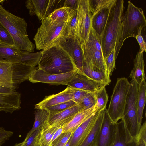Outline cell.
Wrapping results in <instances>:
<instances>
[{
    "mask_svg": "<svg viewBox=\"0 0 146 146\" xmlns=\"http://www.w3.org/2000/svg\"><path fill=\"white\" fill-rule=\"evenodd\" d=\"M124 1L116 0L112 6L105 27L100 36L104 58L115 49L120 38L124 10Z\"/></svg>",
    "mask_w": 146,
    "mask_h": 146,
    "instance_id": "cell-1",
    "label": "cell"
},
{
    "mask_svg": "<svg viewBox=\"0 0 146 146\" xmlns=\"http://www.w3.org/2000/svg\"><path fill=\"white\" fill-rule=\"evenodd\" d=\"M0 23L8 31L18 49L30 52L34 51L35 44L29 38L27 23L23 18L11 13L0 5Z\"/></svg>",
    "mask_w": 146,
    "mask_h": 146,
    "instance_id": "cell-2",
    "label": "cell"
},
{
    "mask_svg": "<svg viewBox=\"0 0 146 146\" xmlns=\"http://www.w3.org/2000/svg\"><path fill=\"white\" fill-rule=\"evenodd\" d=\"M38 68L46 72L58 74L76 69L72 59L59 45L42 50Z\"/></svg>",
    "mask_w": 146,
    "mask_h": 146,
    "instance_id": "cell-3",
    "label": "cell"
},
{
    "mask_svg": "<svg viewBox=\"0 0 146 146\" xmlns=\"http://www.w3.org/2000/svg\"><path fill=\"white\" fill-rule=\"evenodd\" d=\"M70 22L56 23L44 19L33 38L36 49L43 50L59 45L67 36Z\"/></svg>",
    "mask_w": 146,
    "mask_h": 146,
    "instance_id": "cell-4",
    "label": "cell"
},
{
    "mask_svg": "<svg viewBox=\"0 0 146 146\" xmlns=\"http://www.w3.org/2000/svg\"><path fill=\"white\" fill-rule=\"evenodd\" d=\"M146 26V20L142 9L128 1L127 10L123 16L120 38L115 48V60L125 40L130 37L135 38L140 29Z\"/></svg>",
    "mask_w": 146,
    "mask_h": 146,
    "instance_id": "cell-5",
    "label": "cell"
},
{
    "mask_svg": "<svg viewBox=\"0 0 146 146\" xmlns=\"http://www.w3.org/2000/svg\"><path fill=\"white\" fill-rule=\"evenodd\" d=\"M131 84L125 77L118 78L111 97L108 113L115 123L123 117L127 94Z\"/></svg>",
    "mask_w": 146,
    "mask_h": 146,
    "instance_id": "cell-6",
    "label": "cell"
},
{
    "mask_svg": "<svg viewBox=\"0 0 146 146\" xmlns=\"http://www.w3.org/2000/svg\"><path fill=\"white\" fill-rule=\"evenodd\" d=\"M127 94L123 118L131 135L136 138L140 127L137 118V102L139 85L131 81Z\"/></svg>",
    "mask_w": 146,
    "mask_h": 146,
    "instance_id": "cell-7",
    "label": "cell"
},
{
    "mask_svg": "<svg viewBox=\"0 0 146 146\" xmlns=\"http://www.w3.org/2000/svg\"><path fill=\"white\" fill-rule=\"evenodd\" d=\"M92 15L88 0H80L77 10L75 35L81 44L84 43L87 39L91 27Z\"/></svg>",
    "mask_w": 146,
    "mask_h": 146,
    "instance_id": "cell-8",
    "label": "cell"
},
{
    "mask_svg": "<svg viewBox=\"0 0 146 146\" xmlns=\"http://www.w3.org/2000/svg\"><path fill=\"white\" fill-rule=\"evenodd\" d=\"M117 127V123L111 119L106 108L104 110L102 124L95 146H113Z\"/></svg>",
    "mask_w": 146,
    "mask_h": 146,
    "instance_id": "cell-9",
    "label": "cell"
},
{
    "mask_svg": "<svg viewBox=\"0 0 146 146\" xmlns=\"http://www.w3.org/2000/svg\"><path fill=\"white\" fill-rule=\"evenodd\" d=\"M59 45L72 59L76 69L82 72L84 55L81 44L76 36L67 35Z\"/></svg>",
    "mask_w": 146,
    "mask_h": 146,
    "instance_id": "cell-10",
    "label": "cell"
},
{
    "mask_svg": "<svg viewBox=\"0 0 146 146\" xmlns=\"http://www.w3.org/2000/svg\"><path fill=\"white\" fill-rule=\"evenodd\" d=\"M75 70L66 73L52 74L38 68L32 73L28 80L33 83L40 82L52 85H66L72 78Z\"/></svg>",
    "mask_w": 146,
    "mask_h": 146,
    "instance_id": "cell-11",
    "label": "cell"
},
{
    "mask_svg": "<svg viewBox=\"0 0 146 146\" xmlns=\"http://www.w3.org/2000/svg\"><path fill=\"white\" fill-rule=\"evenodd\" d=\"M61 0H28L25 3L30 16L36 15L41 22L54 10Z\"/></svg>",
    "mask_w": 146,
    "mask_h": 146,
    "instance_id": "cell-12",
    "label": "cell"
},
{
    "mask_svg": "<svg viewBox=\"0 0 146 146\" xmlns=\"http://www.w3.org/2000/svg\"><path fill=\"white\" fill-rule=\"evenodd\" d=\"M21 94L15 90L0 86V111L12 113L21 108Z\"/></svg>",
    "mask_w": 146,
    "mask_h": 146,
    "instance_id": "cell-13",
    "label": "cell"
},
{
    "mask_svg": "<svg viewBox=\"0 0 146 146\" xmlns=\"http://www.w3.org/2000/svg\"><path fill=\"white\" fill-rule=\"evenodd\" d=\"M84 110L86 109L80 104H77L63 111L49 113L48 123L52 127H62L70 122L79 112Z\"/></svg>",
    "mask_w": 146,
    "mask_h": 146,
    "instance_id": "cell-14",
    "label": "cell"
},
{
    "mask_svg": "<svg viewBox=\"0 0 146 146\" xmlns=\"http://www.w3.org/2000/svg\"><path fill=\"white\" fill-rule=\"evenodd\" d=\"M66 85L73 88L92 93H95L106 86L90 79L76 69L72 78Z\"/></svg>",
    "mask_w": 146,
    "mask_h": 146,
    "instance_id": "cell-15",
    "label": "cell"
},
{
    "mask_svg": "<svg viewBox=\"0 0 146 146\" xmlns=\"http://www.w3.org/2000/svg\"><path fill=\"white\" fill-rule=\"evenodd\" d=\"M73 92V88L68 86L58 93L46 96L42 101L35 105V108L45 109L60 103L74 100Z\"/></svg>",
    "mask_w": 146,
    "mask_h": 146,
    "instance_id": "cell-16",
    "label": "cell"
},
{
    "mask_svg": "<svg viewBox=\"0 0 146 146\" xmlns=\"http://www.w3.org/2000/svg\"><path fill=\"white\" fill-rule=\"evenodd\" d=\"M100 112L95 113L75 130L71 137L70 146H79L82 144L92 128Z\"/></svg>",
    "mask_w": 146,
    "mask_h": 146,
    "instance_id": "cell-17",
    "label": "cell"
},
{
    "mask_svg": "<svg viewBox=\"0 0 146 146\" xmlns=\"http://www.w3.org/2000/svg\"><path fill=\"white\" fill-rule=\"evenodd\" d=\"M82 72L88 78L106 86L111 82L110 77L104 71L93 66L90 61L84 58Z\"/></svg>",
    "mask_w": 146,
    "mask_h": 146,
    "instance_id": "cell-18",
    "label": "cell"
},
{
    "mask_svg": "<svg viewBox=\"0 0 146 146\" xmlns=\"http://www.w3.org/2000/svg\"><path fill=\"white\" fill-rule=\"evenodd\" d=\"M117 131L113 146H137V141L128 131L123 118L117 123Z\"/></svg>",
    "mask_w": 146,
    "mask_h": 146,
    "instance_id": "cell-19",
    "label": "cell"
},
{
    "mask_svg": "<svg viewBox=\"0 0 146 146\" xmlns=\"http://www.w3.org/2000/svg\"><path fill=\"white\" fill-rule=\"evenodd\" d=\"M81 47L84 58L88 60L93 66L104 71L110 77L108 74L103 53L83 44H81Z\"/></svg>",
    "mask_w": 146,
    "mask_h": 146,
    "instance_id": "cell-20",
    "label": "cell"
},
{
    "mask_svg": "<svg viewBox=\"0 0 146 146\" xmlns=\"http://www.w3.org/2000/svg\"><path fill=\"white\" fill-rule=\"evenodd\" d=\"M96 106L78 113L70 122L62 126V133L67 132L73 133L80 125L97 112L95 110Z\"/></svg>",
    "mask_w": 146,
    "mask_h": 146,
    "instance_id": "cell-21",
    "label": "cell"
},
{
    "mask_svg": "<svg viewBox=\"0 0 146 146\" xmlns=\"http://www.w3.org/2000/svg\"><path fill=\"white\" fill-rule=\"evenodd\" d=\"M12 64L13 81L15 86L28 80L32 73L37 68L20 62Z\"/></svg>",
    "mask_w": 146,
    "mask_h": 146,
    "instance_id": "cell-22",
    "label": "cell"
},
{
    "mask_svg": "<svg viewBox=\"0 0 146 146\" xmlns=\"http://www.w3.org/2000/svg\"><path fill=\"white\" fill-rule=\"evenodd\" d=\"M112 5L101 9L92 15L91 27L100 36L102 34Z\"/></svg>",
    "mask_w": 146,
    "mask_h": 146,
    "instance_id": "cell-23",
    "label": "cell"
},
{
    "mask_svg": "<svg viewBox=\"0 0 146 146\" xmlns=\"http://www.w3.org/2000/svg\"><path fill=\"white\" fill-rule=\"evenodd\" d=\"M13 68L11 63L4 61L0 64V86L15 90L12 78Z\"/></svg>",
    "mask_w": 146,
    "mask_h": 146,
    "instance_id": "cell-24",
    "label": "cell"
},
{
    "mask_svg": "<svg viewBox=\"0 0 146 146\" xmlns=\"http://www.w3.org/2000/svg\"><path fill=\"white\" fill-rule=\"evenodd\" d=\"M143 53L138 52L134 59V66L131 71L129 77L131 81H134L139 85L145 80L146 77L144 72V62Z\"/></svg>",
    "mask_w": 146,
    "mask_h": 146,
    "instance_id": "cell-25",
    "label": "cell"
},
{
    "mask_svg": "<svg viewBox=\"0 0 146 146\" xmlns=\"http://www.w3.org/2000/svg\"><path fill=\"white\" fill-rule=\"evenodd\" d=\"M21 58L20 51L14 45L0 43V58L13 64L20 62Z\"/></svg>",
    "mask_w": 146,
    "mask_h": 146,
    "instance_id": "cell-26",
    "label": "cell"
},
{
    "mask_svg": "<svg viewBox=\"0 0 146 146\" xmlns=\"http://www.w3.org/2000/svg\"><path fill=\"white\" fill-rule=\"evenodd\" d=\"M77 10L74 11L69 8L62 7L54 10L47 18L53 23L70 22Z\"/></svg>",
    "mask_w": 146,
    "mask_h": 146,
    "instance_id": "cell-27",
    "label": "cell"
},
{
    "mask_svg": "<svg viewBox=\"0 0 146 146\" xmlns=\"http://www.w3.org/2000/svg\"><path fill=\"white\" fill-rule=\"evenodd\" d=\"M104 113V110L100 111L92 128L79 146H95L102 124Z\"/></svg>",
    "mask_w": 146,
    "mask_h": 146,
    "instance_id": "cell-28",
    "label": "cell"
},
{
    "mask_svg": "<svg viewBox=\"0 0 146 146\" xmlns=\"http://www.w3.org/2000/svg\"><path fill=\"white\" fill-rule=\"evenodd\" d=\"M58 128L50 126L47 121L41 128L38 146H52L53 136Z\"/></svg>",
    "mask_w": 146,
    "mask_h": 146,
    "instance_id": "cell-29",
    "label": "cell"
},
{
    "mask_svg": "<svg viewBox=\"0 0 146 146\" xmlns=\"http://www.w3.org/2000/svg\"><path fill=\"white\" fill-rule=\"evenodd\" d=\"M146 100V83L143 81L139 85L137 102V118L139 125H141L143 113Z\"/></svg>",
    "mask_w": 146,
    "mask_h": 146,
    "instance_id": "cell-30",
    "label": "cell"
},
{
    "mask_svg": "<svg viewBox=\"0 0 146 146\" xmlns=\"http://www.w3.org/2000/svg\"><path fill=\"white\" fill-rule=\"evenodd\" d=\"M34 113L35 121L32 129L27 134L24 140H26L36 130L40 128L47 121L49 113L45 109H38Z\"/></svg>",
    "mask_w": 146,
    "mask_h": 146,
    "instance_id": "cell-31",
    "label": "cell"
},
{
    "mask_svg": "<svg viewBox=\"0 0 146 146\" xmlns=\"http://www.w3.org/2000/svg\"><path fill=\"white\" fill-rule=\"evenodd\" d=\"M42 50L33 53L20 51L21 59L20 62L35 67L38 65L42 56Z\"/></svg>",
    "mask_w": 146,
    "mask_h": 146,
    "instance_id": "cell-32",
    "label": "cell"
},
{
    "mask_svg": "<svg viewBox=\"0 0 146 146\" xmlns=\"http://www.w3.org/2000/svg\"><path fill=\"white\" fill-rule=\"evenodd\" d=\"M82 44L102 53L100 36L96 33L92 27L90 29L86 41Z\"/></svg>",
    "mask_w": 146,
    "mask_h": 146,
    "instance_id": "cell-33",
    "label": "cell"
},
{
    "mask_svg": "<svg viewBox=\"0 0 146 146\" xmlns=\"http://www.w3.org/2000/svg\"><path fill=\"white\" fill-rule=\"evenodd\" d=\"M105 87L106 86H103L95 92L96 101L95 108L96 112H100L106 108L108 96Z\"/></svg>",
    "mask_w": 146,
    "mask_h": 146,
    "instance_id": "cell-34",
    "label": "cell"
},
{
    "mask_svg": "<svg viewBox=\"0 0 146 146\" xmlns=\"http://www.w3.org/2000/svg\"><path fill=\"white\" fill-rule=\"evenodd\" d=\"M116 0H88L90 11L92 15L101 9L112 5Z\"/></svg>",
    "mask_w": 146,
    "mask_h": 146,
    "instance_id": "cell-35",
    "label": "cell"
},
{
    "mask_svg": "<svg viewBox=\"0 0 146 146\" xmlns=\"http://www.w3.org/2000/svg\"><path fill=\"white\" fill-rule=\"evenodd\" d=\"M77 104L74 101H68L48 107L45 109L48 111L49 113L58 112L68 109Z\"/></svg>",
    "mask_w": 146,
    "mask_h": 146,
    "instance_id": "cell-36",
    "label": "cell"
},
{
    "mask_svg": "<svg viewBox=\"0 0 146 146\" xmlns=\"http://www.w3.org/2000/svg\"><path fill=\"white\" fill-rule=\"evenodd\" d=\"M115 50L113 49L110 54L104 58L108 74L110 77L116 68Z\"/></svg>",
    "mask_w": 146,
    "mask_h": 146,
    "instance_id": "cell-37",
    "label": "cell"
},
{
    "mask_svg": "<svg viewBox=\"0 0 146 146\" xmlns=\"http://www.w3.org/2000/svg\"><path fill=\"white\" fill-rule=\"evenodd\" d=\"M0 43L5 45H14L13 40L6 29L0 23Z\"/></svg>",
    "mask_w": 146,
    "mask_h": 146,
    "instance_id": "cell-38",
    "label": "cell"
},
{
    "mask_svg": "<svg viewBox=\"0 0 146 146\" xmlns=\"http://www.w3.org/2000/svg\"><path fill=\"white\" fill-rule=\"evenodd\" d=\"M96 103L95 93L89 92L79 104L81 105L85 109H87L96 106Z\"/></svg>",
    "mask_w": 146,
    "mask_h": 146,
    "instance_id": "cell-39",
    "label": "cell"
},
{
    "mask_svg": "<svg viewBox=\"0 0 146 146\" xmlns=\"http://www.w3.org/2000/svg\"><path fill=\"white\" fill-rule=\"evenodd\" d=\"M73 134L70 132L62 133L52 142V146H64Z\"/></svg>",
    "mask_w": 146,
    "mask_h": 146,
    "instance_id": "cell-40",
    "label": "cell"
},
{
    "mask_svg": "<svg viewBox=\"0 0 146 146\" xmlns=\"http://www.w3.org/2000/svg\"><path fill=\"white\" fill-rule=\"evenodd\" d=\"M40 128L35 131L26 140L25 146H38V141L41 131Z\"/></svg>",
    "mask_w": 146,
    "mask_h": 146,
    "instance_id": "cell-41",
    "label": "cell"
},
{
    "mask_svg": "<svg viewBox=\"0 0 146 146\" xmlns=\"http://www.w3.org/2000/svg\"><path fill=\"white\" fill-rule=\"evenodd\" d=\"M14 132L6 130L2 127H0V146H2L13 135Z\"/></svg>",
    "mask_w": 146,
    "mask_h": 146,
    "instance_id": "cell-42",
    "label": "cell"
},
{
    "mask_svg": "<svg viewBox=\"0 0 146 146\" xmlns=\"http://www.w3.org/2000/svg\"><path fill=\"white\" fill-rule=\"evenodd\" d=\"M73 88L74 101L77 104H80L85 96L90 92L80 89Z\"/></svg>",
    "mask_w": 146,
    "mask_h": 146,
    "instance_id": "cell-43",
    "label": "cell"
},
{
    "mask_svg": "<svg viewBox=\"0 0 146 146\" xmlns=\"http://www.w3.org/2000/svg\"><path fill=\"white\" fill-rule=\"evenodd\" d=\"M77 10L76 11L67 27V35L75 36V31L77 21Z\"/></svg>",
    "mask_w": 146,
    "mask_h": 146,
    "instance_id": "cell-44",
    "label": "cell"
},
{
    "mask_svg": "<svg viewBox=\"0 0 146 146\" xmlns=\"http://www.w3.org/2000/svg\"><path fill=\"white\" fill-rule=\"evenodd\" d=\"M137 141H143L146 142V122L145 121L141 125L136 137Z\"/></svg>",
    "mask_w": 146,
    "mask_h": 146,
    "instance_id": "cell-45",
    "label": "cell"
},
{
    "mask_svg": "<svg viewBox=\"0 0 146 146\" xmlns=\"http://www.w3.org/2000/svg\"><path fill=\"white\" fill-rule=\"evenodd\" d=\"M142 29L141 28L140 29L138 34L135 38L140 46V50L139 51L141 53L145 52L146 50V43L141 35V32Z\"/></svg>",
    "mask_w": 146,
    "mask_h": 146,
    "instance_id": "cell-46",
    "label": "cell"
},
{
    "mask_svg": "<svg viewBox=\"0 0 146 146\" xmlns=\"http://www.w3.org/2000/svg\"><path fill=\"white\" fill-rule=\"evenodd\" d=\"M80 0H66L64 1L62 7H68L74 11L77 10Z\"/></svg>",
    "mask_w": 146,
    "mask_h": 146,
    "instance_id": "cell-47",
    "label": "cell"
},
{
    "mask_svg": "<svg viewBox=\"0 0 146 146\" xmlns=\"http://www.w3.org/2000/svg\"><path fill=\"white\" fill-rule=\"evenodd\" d=\"M62 127L58 128L54 133L52 139V142L62 133Z\"/></svg>",
    "mask_w": 146,
    "mask_h": 146,
    "instance_id": "cell-48",
    "label": "cell"
},
{
    "mask_svg": "<svg viewBox=\"0 0 146 146\" xmlns=\"http://www.w3.org/2000/svg\"><path fill=\"white\" fill-rule=\"evenodd\" d=\"M137 146H146V142L143 141H137Z\"/></svg>",
    "mask_w": 146,
    "mask_h": 146,
    "instance_id": "cell-49",
    "label": "cell"
},
{
    "mask_svg": "<svg viewBox=\"0 0 146 146\" xmlns=\"http://www.w3.org/2000/svg\"><path fill=\"white\" fill-rule=\"evenodd\" d=\"M25 141L24 140L23 142L19 143L16 144L13 146H25Z\"/></svg>",
    "mask_w": 146,
    "mask_h": 146,
    "instance_id": "cell-50",
    "label": "cell"
},
{
    "mask_svg": "<svg viewBox=\"0 0 146 146\" xmlns=\"http://www.w3.org/2000/svg\"><path fill=\"white\" fill-rule=\"evenodd\" d=\"M71 137H70L67 142L66 143V144L64 146H70V141H71Z\"/></svg>",
    "mask_w": 146,
    "mask_h": 146,
    "instance_id": "cell-51",
    "label": "cell"
},
{
    "mask_svg": "<svg viewBox=\"0 0 146 146\" xmlns=\"http://www.w3.org/2000/svg\"><path fill=\"white\" fill-rule=\"evenodd\" d=\"M5 1V0H0V3L3 4V3Z\"/></svg>",
    "mask_w": 146,
    "mask_h": 146,
    "instance_id": "cell-52",
    "label": "cell"
},
{
    "mask_svg": "<svg viewBox=\"0 0 146 146\" xmlns=\"http://www.w3.org/2000/svg\"><path fill=\"white\" fill-rule=\"evenodd\" d=\"M0 61H5V60H3V59H1V58H0Z\"/></svg>",
    "mask_w": 146,
    "mask_h": 146,
    "instance_id": "cell-53",
    "label": "cell"
},
{
    "mask_svg": "<svg viewBox=\"0 0 146 146\" xmlns=\"http://www.w3.org/2000/svg\"><path fill=\"white\" fill-rule=\"evenodd\" d=\"M0 61V64H1V63L3 62V61Z\"/></svg>",
    "mask_w": 146,
    "mask_h": 146,
    "instance_id": "cell-54",
    "label": "cell"
}]
</instances>
